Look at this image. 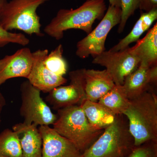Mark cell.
Instances as JSON below:
<instances>
[{"label": "cell", "instance_id": "obj_1", "mask_svg": "<svg viewBox=\"0 0 157 157\" xmlns=\"http://www.w3.org/2000/svg\"><path fill=\"white\" fill-rule=\"evenodd\" d=\"M106 10L104 0H87L77 9H60L45 26L44 32L57 40L63 37L65 32L72 29L89 34L95 21L102 19Z\"/></svg>", "mask_w": 157, "mask_h": 157}, {"label": "cell", "instance_id": "obj_2", "mask_svg": "<svg viewBox=\"0 0 157 157\" xmlns=\"http://www.w3.org/2000/svg\"><path fill=\"white\" fill-rule=\"evenodd\" d=\"M129 121L128 130L135 147L157 140V98L146 91L130 101L123 113Z\"/></svg>", "mask_w": 157, "mask_h": 157}, {"label": "cell", "instance_id": "obj_3", "mask_svg": "<svg viewBox=\"0 0 157 157\" xmlns=\"http://www.w3.org/2000/svg\"><path fill=\"white\" fill-rule=\"evenodd\" d=\"M57 118L53 124L57 133L70 140L82 154L103 133L89 122L80 105L58 109Z\"/></svg>", "mask_w": 157, "mask_h": 157}, {"label": "cell", "instance_id": "obj_4", "mask_svg": "<svg viewBox=\"0 0 157 157\" xmlns=\"http://www.w3.org/2000/svg\"><path fill=\"white\" fill-rule=\"evenodd\" d=\"M120 116L83 152V157H126L132 152L134 139Z\"/></svg>", "mask_w": 157, "mask_h": 157}, {"label": "cell", "instance_id": "obj_5", "mask_svg": "<svg viewBox=\"0 0 157 157\" xmlns=\"http://www.w3.org/2000/svg\"><path fill=\"white\" fill-rule=\"evenodd\" d=\"M50 0H11L8 2L0 18V26L6 30L16 29L29 35L42 36L39 6Z\"/></svg>", "mask_w": 157, "mask_h": 157}, {"label": "cell", "instance_id": "obj_6", "mask_svg": "<svg viewBox=\"0 0 157 157\" xmlns=\"http://www.w3.org/2000/svg\"><path fill=\"white\" fill-rule=\"evenodd\" d=\"M21 104L20 113L23 117V123L35 125L53 124L57 115L52 111L50 107L41 97V91L29 82H23L20 86Z\"/></svg>", "mask_w": 157, "mask_h": 157}, {"label": "cell", "instance_id": "obj_7", "mask_svg": "<svg viewBox=\"0 0 157 157\" xmlns=\"http://www.w3.org/2000/svg\"><path fill=\"white\" fill-rule=\"evenodd\" d=\"M121 15V8L109 5L97 27L77 42L76 55L82 59L90 56L94 58L105 51L107 35L113 28L119 24Z\"/></svg>", "mask_w": 157, "mask_h": 157}, {"label": "cell", "instance_id": "obj_8", "mask_svg": "<svg viewBox=\"0 0 157 157\" xmlns=\"http://www.w3.org/2000/svg\"><path fill=\"white\" fill-rule=\"evenodd\" d=\"M92 63L106 68L115 84L123 85L125 78L137 69L140 61L129 46L119 51H105L94 58Z\"/></svg>", "mask_w": 157, "mask_h": 157}, {"label": "cell", "instance_id": "obj_9", "mask_svg": "<svg viewBox=\"0 0 157 157\" xmlns=\"http://www.w3.org/2000/svg\"><path fill=\"white\" fill-rule=\"evenodd\" d=\"M69 76L70 83L69 85L55 88L46 97V101L54 109L58 110L73 105H80L86 99L84 69L70 72Z\"/></svg>", "mask_w": 157, "mask_h": 157}, {"label": "cell", "instance_id": "obj_10", "mask_svg": "<svg viewBox=\"0 0 157 157\" xmlns=\"http://www.w3.org/2000/svg\"><path fill=\"white\" fill-rule=\"evenodd\" d=\"M48 53L47 49H38L33 52V66L26 78L34 87L44 93L50 92L67 81V79L63 76L54 74L45 67L43 60Z\"/></svg>", "mask_w": 157, "mask_h": 157}, {"label": "cell", "instance_id": "obj_11", "mask_svg": "<svg viewBox=\"0 0 157 157\" xmlns=\"http://www.w3.org/2000/svg\"><path fill=\"white\" fill-rule=\"evenodd\" d=\"M42 139L41 157H83L82 153L70 140L48 125L40 126Z\"/></svg>", "mask_w": 157, "mask_h": 157}, {"label": "cell", "instance_id": "obj_12", "mask_svg": "<svg viewBox=\"0 0 157 157\" xmlns=\"http://www.w3.org/2000/svg\"><path fill=\"white\" fill-rule=\"evenodd\" d=\"M33 62V52L29 48H21L13 54L0 59V86L11 78H27Z\"/></svg>", "mask_w": 157, "mask_h": 157}, {"label": "cell", "instance_id": "obj_13", "mask_svg": "<svg viewBox=\"0 0 157 157\" xmlns=\"http://www.w3.org/2000/svg\"><path fill=\"white\" fill-rule=\"evenodd\" d=\"M84 90L86 100L98 102L115 86L107 70L84 69Z\"/></svg>", "mask_w": 157, "mask_h": 157}, {"label": "cell", "instance_id": "obj_14", "mask_svg": "<svg viewBox=\"0 0 157 157\" xmlns=\"http://www.w3.org/2000/svg\"><path fill=\"white\" fill-rule=\"evenodd\" d=\"M12 130L18 136L22 151L21 157H42V137L36 126L19 123L14 125Z\"/></svg>", "mask_w": 157, "mask_h": 157}, {"label": "cell", "instance_id": "obj_15", "mask_svg": "<svg viewBox=\"0 0 157 157\" xmlns=\"http://www.w3.org/2000/svg\"><path fill=\"white\" fill-rule=\"evenodd\" d=\"M151 67L141 62L137 69L125 78L122 86L129 100L141 95L148 90L150 84L155 83L152 77Z\"/></svg>", "mask_w": 157, "mask_h": 157}, {"label": "cell", "instance_id": "obj_16", "mask_svg": "<svg viewBox=\"0 0 157 157\" xmlns=\"http://www.w3.org/2000/svg\"><path fill=\"white\" fill-rule=\"evenodd\" d=\"M80 105L89 122L97 130H103L115 121L117 116L98 102L86 99Z\"/></svg>", "mask_w": 157, "mask_h": 157}, {"label": "cell", "instance_id": "obj_17", "mask_svg": "<svg viewBox=\"0 0 157 157\" xmlns=\"http://www.w3.org/2000/svg\"><path fill=\"white\" fill-rule=\"evenodd\" d=\"M132 47V50L140 60L150 67L157 65V24L156 23L145 36L139 39Z\"/></svg>", "mask_w": 157, "mask_h": 157}, {"label": "cell", "instance_id": "obj_18", "mask_svg": "<svg viewBox=\"0 0 157 157\" xmlns=\"http://www.w3.org/2000/svg\"><path fill=\"white\" fill-rule=\"evenodd\" d=\"M157 18V9L142 13L129 34L109 51L117 52L123 50L130 44L139 40L140 36L149 29Z\"/></svg>", "mask_w": 157, "mask_h": 157}, {"label": "cell", "instance_id": "obj_19", "mask_svg": "<svg viewBox=\"0 0 157 157\" xmlns=\"http://www.w3.org/2000/svg\"><path fill=\"white\" fill-rule=\"evenodd\" d=\"M130 101L122 85H115L98 102L114 115L123 114L128 107Z\"/></svg>", "mask_w": 157, "mask_h": 157}, {"label": "cell", "instance_id": "obj_20", "mask_svg": "<svg viewBox=\"0 0 157 157\" xmlns=\"http://www.w3.org/2000/svg\"><path fill=\"white\" fill-rule=\"evenodd\" d=\"M22 151L16 132L7 128L0 134V156L21 157Z\"/></svg>", "mask_w": 157, "mask_h": 157}, {"label": "cell", "instance_id": "obj_21", "mask_svg": "<svg viewBox=\"0 0 157 157\" xmlns=\"http://www.w3.org/2000/svg\"><path fill=\"white\" fill-rule=\"evenodd\" d=\"M63 49L62 44H59L45 57L43 64L52 73L63 76L68 70L67 63L63 57Z\"/></svg>", "mask_w": 157, "mask_h": 157}, {"label": "cell", "instance_id": "obj_22", "mask_svg": "<svg viewBox=\"0 0 157 157\" xmlns=\"http://www.w3.org/2000/svg\"><path fill=\"white\" fill-rule=\"evenodd\" d=\"M30 43L29 39L21 33H12L0 26V48L12 44L25 46Z\"/></svg>", "mask_w": 157, "mask_h": 157}, {"label": "cell", "instance_id": "obj_23", "mask_svg": "<svg viewBox=\"0 0 157 157\" xmlns=\"http://www.w3.org/2000/svg\"><path fill=\"white\" fill-rule=\"evenodd\" d=\"M140 1V0H120L121 15L118 29L119 33H121L123 31L127 21L139 8Z\"/></svg>", "mask_w": 157, "mask_h": 157}, {"label": "cell", "instance_id": "obj_24", "mask_svg": "<svg viewBox=\"0 0 157 157\" xmlns=\"http://www.w3.org/2000/svg\"><path fill=\"white\" fill-rule=\"evenodd\" d=\"M126 157H157V142L150 141L135 147L132 152Z\"/></svg>", "mask_w": 157, "mask_h": 157}, {"label": "cell", "instance_id": "obj_25", "mask_svg": "<svg viewBox=\"0 0 157 157\" xmlns=\"http://www.w3.org/2000/svg\"><path fill=\"white\" fill-rule=\"evenodd\" d=\"M139 8L145 12L157 9V0H140Z\"/></svg>", "mask_w": 157, "mask_h": 157}, {"label": "cell", "instance_id": "obj_26", "mask_svg": "<svg viewBox=\"0 0 157 157\" xmlns=\"http://www.w3.org/2000/svg\"><path fill=\"white\" fill-rule=\"evenodd\" d=\"M6 102L5 97L3 96L2 94L0 92V124L2 123V111L4 107L6 106Z\"/></svg>", "mask_w": 157, "mask_h": 157}, {"label": "cell", "instance_id": "obj_27", "mask_svg": "<svg viewBox=\"0 0 157 157\" xmlns=\"http://www.w3.org/2000/svg\"><path fill=\"white\" fill-rule=\"evenodd\" d=\"M8 0H0V18L6 5L8 3Z\"/></svg>", "mask_w": 157, "mask_h": 157}, {"label": "cell", "instance_id": "obj_28", "mask_svg": "<svg viewBox=\"0 0 157 157\" xmlns=\"http://www.w3.org/2000/svg\"><path fill=\"white\" fill-rule=\"evenodd\" d=\"M109 5L121 8L120 0H109Z\"/></svg>", "mask_w": 157, "mask_h": 157}, {"label": "cell", "instance_id": "obj_29", "mask_svg": "<svg viewBox=\"0 0 157 157\" xmlns=\"http://www.w3.org/2000/svg\"><path fill=\"white\" fill-rule=\"evenodd\" d=\"M0 157H1V156H0Z\"/></svg>", "mask_w": 157, "mask_h": 157}]
</instances>
